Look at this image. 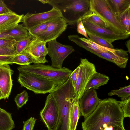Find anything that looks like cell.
Here are the masks:
<instances>
[{
    "label": "cell",
    "instance_id": "14",
    "mask_svg": "<svg viewBox=\"0 0 130 130\" xmlns=\"http://www.w3.org/2000/svg\"><path fill=\"white\" fill-rule=\"evenodd\" d=\"M128 53L122 49L115 48L110 51L96 52L94 54L114 63L121 68H124L128 59Z\"/></svg>",
    "mask_w": 130,
    "mask_h": 130
},
{
    "label": "cell",
    "instance_id": "12",
    "mask_svg": "<svg viewBox=\"0 0 130 130\" xmlns=\"http://www.w3.org/2000/svg\"><path fill=\"white\" fill-rule=\"evenodd\" d=\"M46 43L38 38L32 39L30 43L24 51L28 53L31 57L34 64H44L48 62L46 59L48 54V48Z\"/></svg>",
    "mask_w": 130,
    "mask_h": 130
},
{
    "label": "cell",
    "instance_id": "6",
    "mask_svg": "<svg viewBox=\"0 0 130 130\" xmlns=\"http://www.w3.org/2000/svg\"><path fill=\"white\" fill-rule=\"evenodd\" d=\"M40 115L48 130H59L61 124L60 110L50 93L47 96Z\"/></svg>",
    "mask_w": 130,
    "mask_h": 130
},
{
    "label": "cell",
    "instance_id": "43",
    "mask_svg": "<svg viewBox=\"0 0 130 130\" xmlns=\"http://www.w3.org/2000/svg\"><path fill=\"white\" fill-rule=\"evenodd\" d=\"M43 4H48L49 0H38Z\"/></svg>",
    "mask_w": 130,
    "mask_h": 130
},
{
    "label": "cell",
    "instance_id": "1",
    "mask_svg": "<svg viewBox=\"0 0 130 130\" xmlns=\"http://www.w3.org/2000/svg\"><path fill=\"white\" fill-rule=\"evenodd\" d=\"M124 117L118 101L109 98L101 100L95 110L82 122L83 130H112L123 126Z\"/></svg>",
    "mask_w": 130,
    "mask_h": 130
},
{
    "label": "cell",
    "instance_id": "27",
    "mask_svg": "<svg viewBox=\"0 0 130 130\" xmlns=\"http://www.w3.org/2000/svg\"><path fill=\"white\" fill-rule=\"evenodd\" d=\"M108 94L110 96L117 95L121 98V100L127 98L130 96V85L121 87L118 89L112 90Z\"/></svg>",
    "mask_w": 130,
    "mask_h": 130
},
{
    "label": "cell",
    "instance_id": "30",
    "mask_svg": "<svg viewBox=\"0 0 130 130\" xmlns=\"http://www.w3.org/2000/svg\"><path fill=\"white\" fill-rule=\"evenodd\" d=\"M48 22L41 24L28 31L32 39L37 38L38 36L44 31L47 29Z\"/></svg>",
    "mask_w": 130,
    "mask_h": 130
},
{
    "label": "cell",
    "instance_id": "44",
    "mask_svg": "<svg viewBox=\"0 0 130 130\" xmlns=\"http://www.w3.org/2000/svg\"><path fill=\"white\" fill-rule=\"evenodd\" d=\"M4 99V96L2 93L1 90H0V100Z\"/></svg>",
    "mask_w": 130,
    "mask_h": 130
},
{
    "label": "cell",
    "instance_id": "24",
    "mask_svg": "<svg viewBox=\"0 0 130 130\" xmlns=\"http://www.w3.org/2000/svg\"><path fill=\"white\" fill-rule=\"evenodd\" d=\"M83 19L89 21L98 26L109 28V26L105 21L99 16L93 12H92L86 16L81 20Z\"/></svg>",
    "mask_w": 130,
    "mask_h": 130
},
{
    "label": "cell",
    "instance_id": "36",
    "mask_svg": "<svg viewBox=\"0 0 130 130\" xmlns=\"http://www.w3.org/2000/svg\"><path fill=\"white\" fill-rule=\"evenodd\" d=\"M14 56L0 55V64H12V59Z\"/></svg>",
    "mask_w": 130,
    "mask_h": 130
},
{
    "label": "cell",
    "instance_id": "28",
    "mask_svg": "<svg viewBox=\"0 0 130 130\" xmlns=\"http://www.w3.org/2000/svg\"><path fill=\"white\" fill-rule=\"evenodd\" d=\"M130 8L125 11L120 16L119 22L126 31L130 32Z\"/></svg>",
    "mask_w": 130,
    "mask_h": 130
},
{
    "label": "cell",
    "instance_id": "42",
    "mask_svg": "<svg viewBox=\"0 0 130 130\" xmlns=\"http://www.w3.org/2000/svg\"><path fill=\"white\" fill-rule=\"evenodd\" d=\"M130 40L129 39L125 43V45L128 49V52L130 53Z\"/></svg>",
    "mask_w": 130,
    "mask_h": 130
},
{
    "label": "cell",
    "instance_id": "34",
    "mask_svg": "<svg viewBox=\"0 0 130 130\" xmlns=\"http://www.w3.org/2000/svg\"><path fill=\"white\" fill-rule=\"evenodd\" d=\"M77 24V31L78 33L84 36L87 39L90 40L81 19H80L78 20Z\"/></svg>",
    "mask_w": 130,
    "mask_h": 130
},
{
    "label": "cell",
    "instance_id": "39",
    "mask_svg": "<svg viewBox=\"0 0 130 130\" xmlns=\"http://www.w3.org/2000/svg\"><path fill=\"white\" fill-rule=\"evenodd\" d=\"M9 65L7 64H0V71L4 69H10Z\"/></svg>",
    "mask_w": 130,
    "mask_h": 130
},
{
    "label": "cell",
    "instance_id": "17",
    "mask_svg": "<svg viewBox=\"0 0 130 130\" xmlns=\"http://www.w3.org/2000/svg\"><path fill=\"white\" fill-rule=\"evenodd\" d=\"M105 1L108 7L119 21L122 14L130 8V0H105Z\"/></svg>",
    "mask_w": 130,
    "mask_h": 130
},
{
    "label": "cell",
    "instance_id": "18",
    "mask_svg": "<svg viewBox=\"0 0 130 130\" xmlns=\"http://www.w3.org/2000/svg\"><path fill=\"white\" fill-rule=\"evenodd\" d=\"M109 79L108 76L96 72L87 83L85 92L91 89H98L100 86L106 84Z\"/></svg>",
    "mask_w": 130,
    "mask_h": 130
},
{
    "label": "cell",
    "instance_id": "3",
    "mask_svg": "<svg viewBox=\"0 0 130 130\" xmlns=\"http://www.w3.org/2000/svg\"><path fill=\"white\" fill-rule=\"evenodd\" d=\"M17 69L19 72L34 74L53 81L57 86L65 82L72 72L65 67L57 69L42 63L22 66L18 67Z\"/></svg>",
    "mask_w": 130,
    "mask_h": 130
},
{
    "label": "cell",
    "instance_id": "35",
    "mask_svg": "<svg viewBox=\"0 0 130 130\" xmlns=\"http://www.w3.org/2000/svg\"><path fill=\"white\" fill-rule=\"evenodd\" d=\"M15 55V49L0 47V55L13 56Z\"/></svg>",
    "mask_w": 130,
    "mask_h": 130
},
{
    "label": "cell",
    "instance_id": "20",
    "mask_svg": "<svg viewBox=\"0 0 130 130\" xmlns=\"http://www.w3.org/2000/svg\"><path fill=\"white\" fill-rule=\"evenodd\" d=\"M14 127L11 113L0 107V130H12Z\"/></svg>",
    "mask_w": 130,
    "mask_h": 130
},
{
    "label": "cell",
    "instance_id": "22",
    "mask_svg": "<svg viewBox=\"0 0 130 130\" xmlns=\"http://www.w3.org/2000/svg\"><path fill=\"white\" fill-rule=\"evenodd\" d=\"M13 63L21 66L27 65L33 63V61L31 56L27 53L23 52L14 55L12 59Z\"/></svg>",
    "mask_w": 130,
    "mask_h": 130
},
{
    "label": "cell",
    "instance_id": "7",
    "mask_svg": "<svg viewBox=\"0 0 130 130\" xmlns=\"http://www.w3.org/2000/svg\"><path fill=\"white\" fill-rule=\"evenodd\" d=\"M79 71L75 88V98L77 100L82 97L87 83L96 71L93 63L86 58H80Z\"/></svg>",
    "mask_w": 130,
    "mask_h": 130
},
{
    "label": "cell",
    "instance_id": "8",
    "mask_svg": "<svg viewBox=\"0 0 130 130\" xmlns=\"http://www.w3.org/2000/svg\"><path fill=\"white\" fill-rule=\"evenodd\" d=\"M48 52L51 61V66L57 69H61L63 62L70 54L75 51L73 47L70 45L62 44L56 39L47 42Z\"/></svg>",
    "mask_w": 130,
    "mask_h": 130
},
{
    "label": "cell",
    "instance_id": "13",
    "mask_svg": "<svg viewBox=\"0 0 130 130\" xmlns=\"http://www.w3.org/2000/svg\"><path fill=\"white\" fill-rule=\"evenodd\" d=\"M101 100L95 89H91L85 91L78 101L81 115L85 119L87 117L95 110Z\"/></svg>",
    "mask_w": 130,
    "mask_h": 130
},
{
    "label": "cell",
    "instance_id": "5",
    "mask_svg": "<svg viewBox=\"0 0 130 130\" xmlns=\"http://www.w3.org/2000/svg\"><path fill=\"white\" fill-rule=\"evenodd\" d=\"M91 11L101 17L107 24L109 28L119 34L127 32L108 7L105 0H90Z\"/></svg>",
    "mask_w": 130,
    "mask_h": 130
},
{
    "label": "cell",
    "instance_id": "9",
    "mask_svg": "<svg viewBox=\"0 0 130 130\" xmlns=\"http://www.w3.org/2000/svg\"><path fill=\"white\" fill-rule=\"evenodd\" d=\"M59 17H61L60 12L53 7L50 10L44 12L37 13L28 12L24 15L21 21L23 25L29 31L41 24Z\"/></svg>",
    "mask_w": 130,
    "mask_h": 130
},
{
    "label": "cell",
    "instance_id": "38",
    "mask_svg": "<svg viewBox=\"0 0 130 130\" xmlns=\"http://www.w3.org/2000/svg\"><path fill=\"white\" fill-rule=\"evenodd\" d=\"M11 11L3 1L0 0V15L8 13Z\"/></svg>",
    "mask_w": 130,
    "mask_h": 130
},
{
    "label": "cell",
    "instance_id": "37",
    "mask_svg": "<svg viewBox=\"0 0 130 130\" xmlns=\"http://www.w3.org/2000/svg\"><path fill=\"white\" fill-rule=\"evenodd\" d=\"M79 69V67L78 66L73 71H72L70 75L72 85L74 88L75 87L78 75Z\"/></svg>",
    "mask_w": 130,
    "mask_h": 130
},
{
    "label": "cell",
    "instance_id": "15",
    "mask_svg": "<svg viewBox=\"0 0 130 130\" xmlns=\"http://www.w3.org/2000/svg\"><path fill=\"white\" fill-rule=\"evenodd\" d=\"M23 16L12 11L0 15V34L7 32L15 27L22 21Z\"/></svg>",
    "mask_w": 130,
    "mask_h": 130
},
{
    "label": "cell",
    "instance_id": "21",
    "mask_svg": "<svg viewBox=\"0 0 130 130\" xmlns=\"http://www.w3.org/2000/svg\"><path fill=\"white\" fill-rule=\"evenodd\" d=\"M3 33L11 37L17 41L27 37L28 31L23 24H18L12 29Z\"/></svg>",
    "mask_w": 130,
    "mask_h": 130
},
{
    "label": "cell",
    "instance_id": "25",
    "mask_svg": "<svg viewBox=\"0 0 130 130\" xmlns=\"http://www.w3.org/2000/svg\"><path fill=\"white\" fill-rule=\"evenodd\" d=\"M32 39L29 34L26 38L16 41L14 45L16 55L24 52L28 46Z\"/></svg>",
    "mask_w": 130,
    "mask_h": 130
},
{
    "label": "cell",
    "instance_id": "33",
    "mask_svg": "<svg viewBox=\"0 0 130 130\" xmlns=\"http://www.w3.org/2000/svg\"><path fill=\"white\" fill-rule=\"evenodd\" d=\"M36 120L34 117H31L26 121H23L22 130H33Z\"/></svg>",
    "mask_w": 130,
    "mask_h": 130
},
{
    "label": "cell",
    "instance_id": "26",
    "mask_svg": "<svg viewBox=\"0 0 130 130\" xmlns=\"http://www.w3.org/2000/svg\"><path fill=\"white\" fill-rule=\"evenodd\" d=\"M90 40L97 44L101 46L111 49H115L112 43L99 36L91 34L86 31Z\"/></svg>",
    "mask_w": 130,
    "mask_h": 130
},
{
    "label": "cell",
    "instance_id": "16",
    "mask_svg": "<svg viewBox=\"0 0 130 130\" xmlns=\"http://www.w3.org/2000/svg\"><path fill=\"white\" fill-rule=\"evenodd\" d=\"M13 73L11 68L0 71V90L4 99H8L13 85L11 76Z\"/></svg>",
    "mask_w": 130,
    "mask_h": 130
},
{
    "label": "cell",
    "instance_id": "23",
    "mask_svg": "<svg viewBox=\"0 0 130 130\" xmlns=\"http://www.w3.org/2000/svg\"><path fill=\"white\" fill-rule=\"evenodd\" d=\"M80 38L88 45L89 48L87 50L94 54L96 52L110 51L113 49L99 45L86 38L80 37Z\"/></svg>",
    "mask_w": 130,
    "mask_h": 130
},
{
    "label": "cell",
    "instance_id": "19",
    "mask_svg": "<svg viewBox=\"0 0 130 130\" xmlns=\"http://www.w3.org/2000/svg\"><path fill=\"white\" fill-rule=\"evenodd\" d=\"M78 101L75 98L71 106L69 113V130H76L78 121L81 116Z\"/></svg>",
    "mask_w": 130,
    "mask_h": 130
},
{
    "label": "cell",
    "instance_id": "40",
    "mask_svg": "<svg viewBox=\"0 0 130 130\" xmlns=\"http://www.w3.org/2000/svg\"><path fill=\"white\" fill-rule=\"evenodd\" d=\"M7 38L13 39L11 37L3 33L0 34V39Z\"/></svg>",
    "mask_w": 130,
    "mask_h": 130
},
{
    "label": "cell",
    "instance_id": "29",
    "mask_svg": "<svg viewBox=\"0 0 130 130\" xmlns=\"http://www.w3.org/2000/svg\"><path fill=\"white\" fill-rule=\"evenodd\" d=\"M28 94L26 90H23L20 94L17 95L14 98V101L18 109L25 104L28 100Z\"/></svg>",
    "mask_w": 130,
    "mask_h": 130
},
{
    "label": "cell",
    "instance_id": "10",
    "mask_svg": "<svg viewBox=\"0 0 130 130\" xmlns=\"http://www.w3.org/2000/svg\"><path fill=\"white\" fill-rule=\"evenodd\" d=\"M82 20L86 31L101 37L111 43L116 40L127 39L130 35V32L116 34L109 28L98 26L86 20Z\"/></svg>",
    "mask_w": 130,
    "mask_h": 130
},
{
    "label": "cell",
    "instance_id": "41",
    "mask_svg": "<svg viewBox=\"0 0 130 130\" xmlns=\"http://www.w3.org/2000/svg\"><path fill=\"white\" fill-rule=\"evenodd\" d=\"M112 130H125L124 126H116L113 127Z\"/></svg>",
    "mask_w": 130,
    "mask_h": 130
},
{
    "label": "cell",
    "instance_id": "11",
    "mask_svg": "<svg viewBox=\"0 0 130 130\" xmlns=\"http://www.w3.org/2000/svg\"><path fill=\"white\" fill-rule=\"evenodd\" d=\"M46 30L37 38L47 43L56 39L66 29L68 24L61 17H59L48 22Z\"/></svg>",
    "mask_w": 130,
    "mask_h": 130
},
{
    "label": "cell",
    "instance_id": "31",
    "mask_svg": "<svg viewBox=\"0 0 130 130\" xmlns=\"http://www.w3.org/2000/svg\"><path fill=\"white\" fill-rule=\"evenodd\" d=\"M118 102L122 109L124 117H130V96L127 98L121 100Z\"/></svg>",
    "mask_w": 130,
    "mask_h": 130
},
{
    "label": "cell",
    "instance_id": "4",
    "mask_svg": "<svg viewBox=\"0 0 130 130\" xmlns=\"http://www.w3.org/2000/svg\"><path fill=\"white\" fill-rule=\"evenodd\" d=\"M18 80L21 87L36 94L50 93L57 86L53 81L29 73L19 72Z\"/></svg>",
    "mask_w": 130,
    "mask_h": 130
},
{
    "label": "cell",
    "instance_id": "32",
    "mask_svg": "<svg viewBox=\"0 0 130 130\" xmlns=\"http://www.w3.org/2000/svg\"><path fill=\"white\" fill-rule=\"evenodd\" d=\"M16 41L14 39L4 38L0 39V47L15 49Z\"/></svg>",
    "mask_w": 130,
    "mask_h": 130
},
{
    "label": "cell",
    "instance_id": "2",
    "mask_svg": "<svg viewBox=\"0 0 130 130\" xmlns=\"http://www.w3.org/2000/svg\"><path fill=\"white\" fill-rule=\"evenodd\" d=\"M90 0H49L48 4L58 10L68 24L73 26L91 13Z\"/></svg>",
    "mask_w": 130,
    "mask_h": 130
}]
</instances>
